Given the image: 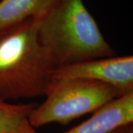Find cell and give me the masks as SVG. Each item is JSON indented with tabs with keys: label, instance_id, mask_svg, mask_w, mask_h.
Masks as SVG:
<instances>
[{
	"label": "cell",
	"instance_id": "obj_8",
	"mask_svg": "<svg viewBox=\"0 0 133 133\" xmlns=\"http://www.w3.org/2000/svg\"><path fill=\"white\" fill-rule=\"evenodd\" d=\"M108 133H133V123L120 126Z\"/></svg>",
	"mask_w": 133,
	"mask_h": 133
},
{
	"label": "cell",
	"instance_id": "obj_4",
	"mask_svg": "<svg viewBox=\"0 0 133 133\" xmlns=\"http://www.w3.org/2000/svg\"><path fill=\"white\" fill-rule=\"evenodd\" d=\"M81 78L112 86L120 95L133 92V56H109L58 67L52 79Z\"/></svg>",
	"mask_w": 133,
	"mask_h": 133
},
{
	"label": "cell",
	"instance_id": "obj_7",
	"mask_svg": "<svg viewBox=\"0 0 133 133\" xmlns=\"http://www.w3.org/2000/svg\"><path fill=\"white\" fill-rule=\"evenodd\" d=\"M35 104H11L0 99V133H16L28 117Z\"/></svg>",
	"mask_w": 133,
	"mask_h": 133
},
{
	"label": "cell",
	"instance_id": "obj_6",
	"mask_svg": "<svg viewBox=\"0 0 133 133\" xmlns=\"http://www.w3.org/2000/svg\"><path fill=\"white\" fill-rule=\"evenodd\" d=\"M59 0H0V31L30 19H38Z\"/></svg>",
	"mask_w": 133,
	"mask_h": 133
},
{
	"label": "cell",
	"instance_id": "obj_3",
	"mask_svg": "<svg viewBox=\"0 0 133 133\" xmlns=\"http://www.w3.org/2000/svg\"><path fill=\"white\" fill-rule=\"evenodd\" d=\"M112 86L81 78L53 79L40 105L28 117L34 128L51 123L66 125L82 115L92 113L120 96Z\"/></svg>",
	"mask_w": 133,
	"mask_h": 133
},
{
	"label": "cell",
	"instance_id": "obj_5",
	"mask_svg": "<svg viewBox=\"0 0 133 133\" xmlns=\"http://www.w3.org/2000/svg\"><path fill=\"white\" fill-rule=\"evenodd\" d=\"M133 123V92L120 95L97 109L90 118L65 133H108Z\"/></svg>",
	"mask_w": 133,
	"mask_h": 133
},
{
	"label": "cell",
	"instance_id": "obj_9",
	"mask_svg": "<svg viewBox=\"0 0 133 133\" xmlns=\"http://www.w3.org/2000/svg\"><path fill=\"white\" fill-rule=\"evenodd\" d=\"M16 133H37V132L35 130V128L30 125L28 119L22 124L21 127Z\"/></svg>",
	"mask_w": 133,
	"mask_h": 133
},
{
	"label": "cell",
	"instance_id": "obj_2",
	"mask_svg": "<svg viewBox=\"0 0 133 133\" xmlns=\"http://www.w3.org/2000/svg\"><path fill=\"white\" fill-rule=\"evenodd\" d=\"M37 32L57 68L115 56L84 0H59L38 19Z\"/></svg>",
	"mask_w": 133,
	"mask_h": 133
},
{
	"label": "cell",
	"instance_id": "obj_1",
	"mask_svg": "<svg viewBox=\"0 0 133 133\" xmlns=\"http://www.w3.org/2000/svg\"><path fill=\"white\" fill-rule=\"evenodd\" d=\"M38 19L0 31V99L45 96L57 68L39 42Z\"/></svg>",
	"mask_w": 133,
	"mask_h": 133
}]
</instances>
